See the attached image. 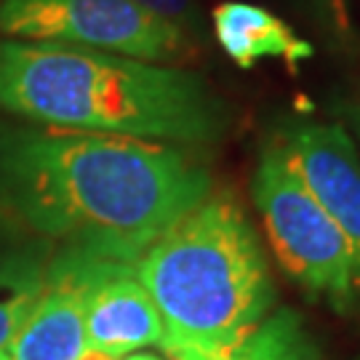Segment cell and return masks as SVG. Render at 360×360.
<instances>
[{
    "instance_id": "1",
    "label": "cell",
    "mask_w": 360,
    "mask_h": 360,
    "mask_svg": "<svg viewBox=\"0 0 360 360\" xmlns=\"http://www.w3.org/2000/svg\"><path fill=\"white\" fill-rule=\"evenodd\" d=\"M211 195V176L181 147L67 129L0 139V198L40 235L136 262Z\"/></svg>"
},
{
    "instance_id": "2",
    "label": "cell",
    "mask_w": 360,
    "mask_h": 360,
    "mask_svg": "<svg viewBox=\"0 0 360 360\" xmlns=\"http://www.w3.org/2000/svg\"><path fill=\"white\" fill-rule=\"evenodd\" d=\"M0 110L49 129L203 144L224 110L198 75L171 65L0 38Z\"/></svg>"
},
{
    "instance_id": "3",
    "label": "cell",
    "mask_w": 360,
    "mask_h": 360,
    "mask_svg": "<svg viewBox=\"0 0 360 360\" xmlns=\"http://www.w3.org/2000/svg\"><path fill=\"white\" fill-rule=\"evenodd\" d=\"M136 272L171 360L227 355L275 309L264 251L230 195L211 193L176 219L136 259Z\"/></svg>"
},
{
    "instance_id": "4",
    "label": "cell",
    "mask_w": 360,
    "mask_h": 360,
    "mask_svg": "<svg viewBox=\"0 0 360 360\" xmlns=\"http://www.w3.org/2000/svg\"><path fill=\"white\" fill-rule=\"evenodd\" d=\"M251 193L278 264L312 299L339 312L360 307L358 267L347 238L272 142L259 155Z\"/></svg>"
},
{
    "instance_id": "5",
    "label": "cell",
    "mask_w": 360,
    "mask_h": 360,
    "mask_svg": "<svg viewBox=\"0 0 360 360\" xmlns=\"http://www.w3.org/2000/svg\"><path fill=\"white\" fill-rule=\"evenodd\" d=\"M0 38L91 49L176 67L195 43L134 0H0Z\"/></svg>"
},
{
    "instance_id": "6",
    "label": "cell",
    "mask_w": 360,
    "mask_h": 360,
    "mask_svg": "<svg viewBox=\"0 0 360 360\" xmlns=\"http://www.w3.org/2000/svg\"><path fill=\"white\" fill-rule=\"evenodd\" d=\"M272 144L347 238L360 288V150L339 123L294 120Z\"/></svg>"
},
{
    "instance_id": "7",
    "label": "cell",
    "mask_w": 360,
    "mask_h": 360,
    "mask_svg": "<svg viewBox=\"0 0 360 360\" xmlns=\"http://www.w3.org/2000/svg\"><path fill=\"white\" fill-rule=\"evenodd\" d=\"M86 345L112 358L163 347V321L136 262L86 251Z\"/></svg>"
},
{
    "instance_id": "8",
    "label": "cell",
    "mask_w": 360,
    "mask_h": 360,
    "mask_svg": "<svg viewBox=\"0 0 360 360\" xmlns=\"http://www.w3.org/2000/svg\"><path fill=\"white\" fill-rule=\"evenodd\" d=\"M86 349V251L67 245L0 360H80Z\"/></svg>"
},
{
    "instance_id": "9",
    "label": "cell",
    "mask_w": 360,
    "mask_h": 360,
    "mask_svg": "<svg viewBox=\"0 0 360 360\" xmlns=\"http://www.w3.org/2000/svg\"><path fill=\"white\" fill-rule=\"evenodd\" d=\"M214 38L240 70H251L264 59H281L288 67H299L315 49L299 38L281 16L245 0H224L211 13Z\"/></svg>"
},
{
    "instance_id": "10",
    "label": "cell",
    "mask_w": 360,
    "mask_h": 360,
    "mask_svg": "<svg viewBox=\"0 0 360 360\" xmlns=\"http://www.w3.org/2000/svg\"><path fill=\"white\" fill-rule=\"evenodd\" d=\"M46 270L49 262L35 245L13 243L0 232V355L35 307Z\"/></svg>"
},
{
    "instance_id": "11",
    "label": "cell",
    "mask_w": 360,
    "mask_h": 360,
    "mask_svg": "<svg viewBox=\"0 0 360 360\" xmlns=\"http://www.w3.org/2000/svg\"><path fill=\"white\" fill-rule=\"evenodd\" d=\"M184 360H323L312 334L294 309H272L259 328L235 349L219 358Z\"/></svg>"
},
{
    "instance_id": "12",
    "label": "cell",
    "mask_w": 360,
    "mask_h": 360,
    "mask_svg": "<svg viewBox=\"0 0 360 360\" xmlns=\"http://www.w3.org/2000/svg\"><path fill=\"white\" fill-rule=\"evenodd\" d=\"M134 3L142 6L147 13H153L155 19L176 27L195 43L198 32H200V16H198L195 0H134Z\"/></svg>"
},
{
    "instance_id": "13",
    "label": "cell",
    "mask_w": 360,
    "mask_h": 360,
    "mask_svg": "<svg viewBox=\"0 0 360 360\" xmlns=\"http://www.w3.org/2000/svg\"><path fill=\"white\" fill-rule=\"evenodd\" d=\"M321 3L323 13L328 16V22L334 25V30L342 35V38H347L349 30H352V22H349V6L347 0H318Z\"/></svg>"
},
{
    "instance_id": "14",
    "label": "cell",
    "mask_w": 360,
    "mask_h": 360,
    "mask_svg": "<svg viewBox=\"0 0 360 360\" xmlns=\"http://www.w3.org/2000/svg\"><path fill=\"white\" fill-rule=\"evenodd\" d=\"M80 360H166L158 358V355H150V352H134V355H126V358H112V355H104V352H96V349H86Z\"/></svg>"
},
{
    "instance_id": "15",
    "label": "cell",
    "mask_w": 360,
    "mask_h": 360,
    "mask_svg": "<svg viewBox=\"0 0 360 360\" xmlns=\"http://www.w3.org/2000/svg\"><path fill=\"white\" fill-rule=\"evenodd\" d=\"M349 117H352V126H355V134H358V142H360V104L349 112Z\"/></svg>"
}]
</instances>
